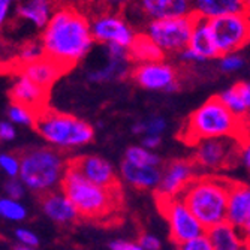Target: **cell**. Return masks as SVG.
Here are the masks:
<instances>
[{"mask_svg": "<svg viewBox=\"0 0 250 250\" xmlns=\"http://www.w3.org/2000/svg\"><path fill=\"white\" fill-rule=\"evenodd\" d=\"M41 42L45 56L67 72L93 47L90 20L72 6H59L43 27Z\"/></svg>", "mask_w": 250, "mask_h": 250, "instance_id": "1", "label": "cell"}, {"mask_svg": "<svg viewBox=\"0 0 250 250\" xmlns=\"http://www.w3.org/2000/svg\"><path fill=\"white\" fill-rule=\"evenodd\" d=\"M247 119L235 116L219 96H213L189 116L180 138L189 146L210 138H240L247 141Z\"/></svg>", "mask_w": 250, "mask_h": 250, "instance_id": "2", "label": "cell"}, {"mask_svg": "<svg viewBox=\"0 0 250 250\" xmlns=\"http://www.w3.org/2000/svg\"><path fill=\"white\" fill-rule=\"evenodd\" d=\"M60 189L67 195L84 219H105L114 214L122 204L120 188H102L88 181L75 167L69 165L62 181Z\"/></svg>", "mask_w": 250, "mask_h": 250, "instance_id": "3", "label": "cell"}, {"mask_svg": "<svg viewBox=\"0 0 250 250\" xmlns=\"http://www.w3.org/2000/svg\"><path fill=\"white\" fill-rule=\"evenodd\" d=\"M232 181L219 175H196L181 198L206 229L226 220V207Z\"/></svg>", "mask_w": 250, "mask_h": 250, "instance_id": "4", "label": "cell"}, {"mask_svg": "<svg viewBox=\"0 0 250 250\" xmlns=\"http://www.w3.org/2000/svg\"><path fill=\"white\" fill-rule=\"evenodd\" d=\"M20 180L27 189L41 195L57 190L67 168L66 159L51 147H36L21 153Z\"/></svg>", "mask_w": 250, "mask_h": 250, "instance_id": "5", "label": "cell"}, {"mask_svg": "<svg viewBox=\"0 0 250 250\" xmlns=\"http://www.w3.org/2000/svg\"><path fill=\"white\" fill-rule=\"evenodd\" d=\"M35 129L45 141L60 150L87 146L95 138V129L87 122L48 106L36 114Z\"/></svg>", "mask_w": 250, "mask_h": 250, "instance_id": "6", "label": "cell"}, {"mask_svg": "<svg viewBox=\"0 0 250 250\" xmlns=\"http://www.w3.org/2000/svg\"><path fill=\"white\" fill-rule=\"evenodd\" d=\"M193 26L195 15H188L148 21L143 32L165 53V56L180 54L188 48Z\"/></svg>", "mask_w": 250, "mask_h": 250, "instance_id": "7", "label": "cell"}, {"mask_svg": "<svg viewBox=\"0 0 250 250\" xmlns=\"http://www.w3.org/2000/svg\"><path fill=\"white\" fill-rule=\"evenodd\" d=\"M244 143L240 138L201 140L193 146L192 161L199 169L208 172L228 169L237 164Z\"/></svg>", "mask_w": 250, "mask_h": 250, "instance_id": "8", "label": "cell"}, {"mask_svg": "<svg viewBox=\"0 0 250 250\" xmlns=\"http://www.w3.org/2000/svg\"><path fill=\"white\" fill-rule=\"evenodd\" d=\"M156 201L159 210L168 223L169 237L177 246L207 232L181 196Z\"/></svg>", "mask_w": 250, "mask_h": 250, "instance_id": "9", "label": "cell"}, {"mask_svg": "<svg viewBox=\"0 0 250 250\" xmlns=\"http://www.w3.org/2000/svg\"><path fill=\"white\" fill-rule=\"evenodd\" d=\"M220 56L238 53L250 43V17L244 12L208 20Z\"/></svg>", "mask_w": 250, "mask_h": 250, "instance_id": "10", "label": "cell"}, {"mask_svg": "<svg viewBox=\"0 0 250 250\" xmlns=\"http://www.w3.org/2000/svg\"><path fill=\"white\" fill-rule=\"evenodd\" d=\"M122 12L132 26L143 24V29L153 20L193 15L192 0H136Z\"/></svg>", "mask_w": 250, "mask_h": 250, "instance_id": "11", "label": "cell"}, {"mask_svg": "<svg viewBox=\"0 0 250 250\" xmlns=\"http://www.w3.org/2000/svg\"><path fill=\"white\" fill-rule=\"evenodd\" d=\"M90 27L95 42L104 45L117 43L126 48L130 47L138 33L123 14L106 9L90 20Z\"/></svg>", "mask_w": 250, "mask_h": 250, "instance_id": "12", "label": "cell"}, {"mask_svg": "<svg viewBox=\"0 0 250 250\" xmlns=\"http://www.w3.org/2000/svg\"><path fill=\"white\" fill-rule=\"evenodd\" d=\"M130 77L146 90H162L168 93L178 90L177 71L164 60L135 64L132 67Z\"/></svg>", "mask_w": 250, "mask_h": 250, "instance_id": "13", "label": "cell"}, {"mask_svg": "<svg viewBox=\"0 0 250 250\" xmlns=\"http://www.w3.org/2000/svg\"><path fill=\"white\" fill-rule=\"evenodd\" d=\"M198 167L193 161H185V159H177L169 162L162 169V178L157 189L154 190L156 199H168L181 196L185 189L189 186L190 181L196 177Z\"/></svg>", "mask_w": 250, "mask_h": 250, "instance_id": "14", "label": "cell"}, {"mask_svg": "<svg viewBox=\"0 0 250 250\" xmlns=\"http://www.w3.org/2000/svg\"><path fill=\"white\" fill-rule=\"evenodd\" d=\"M69 165L75 167L88 181L102 188H120L116 169L106 159L96 154L78 156L69 161Z\"/></svg>", "mask_w": 250, "mask_h": 250, "instance_id": "15", "label": "cell"}, {"mask_svg": "<svg viewBox=\"0 0 250 250\" xmlns=\"http://www.w3.org/2000/svg\"><path fill=\"white\" fill-rule=\"evenodd\" d=\"M41 207L48 219L59 225H71L81 217L72 201L62 189L41 195Z\"/></svg>", "mask_w": 250, "mask_h": 250, "instance_id": "16", "label": "cell"}, {"mask_svg": "<svg viewBox=\"0 0 250 250\" xmlns=\"http://www.w3.org/2000/svg\"><path fill=\"white\" fill-rule=\"evenodd\" d=\"M11 99L14 104H21L30 109H33L36 114L43 108H47L48 102V90L41 87L30 78L20 75L11 90Z\"/></svg>", "mask_w": 250, "mask_h": 250, "instance_id": "17", "label": "cell"}, {"mask_svg": "<svg viewBox=\"0 0 250 250\" xmlns=\"http://www.w3.org/2000/svg\"><path fill=\"white\" fill-rule=\"evenodd\" d=\"M120 177L129 186L140 190H156L162 178L161 167H140L126 161L120 165Z\"/></svg>", "mask_w": 250, "mask_h": 250, "instance_id": "18", "label": "cell"}, {"mask_svg": "<svg viewBox=\"0 0 250 250\" xmlns=\"http://www.w3.org/2000/svg\"><path fill=\"white\" fill-rule=\"evenodd\" d=\"M188 48H190L202 62L214 60L220 57L208 20L195 17V26L192 30V36H190Z\"/></svg>", "mask_w": 250, "mask_h": 250, "instance_id": "19", "label": "cell"}, {"mask_svg": "<svg viewBox=\"0 0 250 250\" xmlns=\"http://www.w3.org/2000/svg\"><path fill=\"white\" fill-rule=\"evenodd\" d=\"M18 72H20V75H24V77L30 78L32 81H35L41 87L50 90L51 85L66 71L59 63H56L54 60H51V59H48L47 56H45V57H42V59H39L36 62L20 64L18 66Z\"/></svg>", "mask_w": 250, "mask_h": 250, "instance_id": "20", "label": "cell"}, {"mask_svg": "<svg viewBox=\"0 0 250 250\" xmlns=\"http://www.w3.org/2000/svg\"><path fill=\"white\" fill-rule=\"evenodd\" d=\"M207 235L214 250H250V241L244 232L226 220L207 229Z\"/></svg>", "mask_w": 250, "mask_h": 250, "instance_id": "21", "label": "cell"}, {"mask_svg": "<svg viewBox=\"0 0 250 250\" xmlns=\"http://www.w3.org/2000/svg\"><path fill=\"white\" fill-rule=\"evenodd\" d=\"M250 217V186L244 183L232 181L229 196H228V207H226V222L243 228Z\"/></svg>", "mask_w": 250, "mask_h": 250, "instance_id": "22", "label": "cell"}, {"mask_svg": "<svg viewBox=\"0 0 250 250\" xmlns=\"http://www.w3.org/2000/svg\"><path fill=\"white\" fill-rule=\"evenodd\" d=\"M132 74V60L130 57H112L106 56V63L95 71H90L87 78L90 83L104 84V83H116L127 78Z\"/></svg>", "mask_w": 250, "mask_h": 250, "instance_id": "23", "label": "cell"}, {"mask_svg": "<svg viewBox=\"0 0 250 250\" xmlns=\"http://www.w3.org/2000/svg\"><path fill=\"white\" fill-rule=\"evenodd\" d=\"M57 8V0H18L17 12L36 27L43 29Z\"/></svg>", "mask_w": 250, "mask_h": 250, "instance_id": "24", "label": "cell"}, {"mask_svg": "<svg viewBox=\"0 0 250 250\" xmlns=\"http://www.w3.org/2000/svg\"><path fill=\"white\" fill-rule=\"evenodd\" d=\"M193 15L204 20L243 12L241 0H192Z\"/></svg>", "mask_w": 250, "mask_h": 250, "instance_id": "25", "label": "cell"}, {"mask_svg": "<svg viewBox=\"0 0 250 250\" xmlns=\"http://www.w3.org/2000/svg\"><path fill=\"white\" fill-rule=\"evenodd\" d=\"M129 56L132 63L140 64L147 62H159L165 59V53L144 33L138 32L129 47Z\"/></svg>", "mask_w": 250, "mask_h": 250, "instance_id": "26", "label": "cell"}, {"mask_svg": "<svg viewBox=\"0 0 250 250\" xmlns=\"http://www.w3.org/2000/svg\"><path fill=\"white\" fill-rule=\"evenodd\" d=\"M123 161L133 164V165H140V167H161L162 161L153 150L146 148L144 146H130L125 151Z\"/></svg>", "mask_w": 250, "mask_h": 250, "instance_id": "27", "label": "cell"}, {"mask_svg": "<svg viewBox=\"0 0 250 250\" xmlns=\"http://www.w3.org/2000/svg\"><path fill=\"white\" fill-rule=\"evenodd\" d=\"M219 99L226 106H228L235 116H238L241 119H247L250 109L244 104V101H243V98H241V95H240V92H238V88H237L235 84L232 87H229V88L223 90V92L219 95Z\"/></svg>", "mask_w": 250, "mask_h": 250, "instance_id": "28", "label": "cell"}, {"mask_svg": "<svg viewBox=\"0 0 250 250\" xmlns=\"http://www.w3.org/2000/svg\"><path fill=\"white\" fill-rule=\"evenodd\" d=\"M168 123L164 117L161 116H150L144 120H140V122H135L132 125V132L135 135H147V133H151V135H162L167 129Z\"/></svg>", "mask_w": 250, "mask_h": 250, "instance_id": "29", "label": "cell"}, {"mask_svg": "<svg viewBox=\"0 0 250 250\" xmlns=\"http://www.w3.org/2000/svg\"><path fill=\"white\" fill-rule=\"evenodd\" d=\"M0 216L12 222H21L27 217V210L17 199L6 196L0 198Z\"/></svg>", "mask_w": 250, "mask_h": 250, "instance_id": "30", "label": "cell"}, {"mask_svg": "<svg viewBox=\"0 0 250 250\" xmlns=\"http://www.w3.org/2000/svg\"><path fill=\"white\" fill-rule=\"evenodd\" d=\"M8 117L12 123L17 125H27V126H35L36 122V112L21 104H14L9 106Z\"/></svg>", "mask_w": 250, "mask_h": 250, "instance_id": "31", "label": "cell"}, {"mask_svg": "<svg viewBox=\"0 0 250 250\" xmlns=\"http://www.w3.org/2000/svg\"><path fill=\"white\" fill-rule=\"evenodd\" d=\"M42 57H45V50H43L42 42L30 41L22 45L20 56H18V62H20V64H26V63L36 62Z\"/></svg>", "mask_w": 250, "mask_h": 250, "instance_id": "32", "label": "cell"}, {"mask_svg": "<svg viewBox=\"0 0 250 250\" xmlns=\"http://www.w3.org/2000/svg\"><path fill=\"white\" fill-rule=\"evenodd\" d=\"M0 169H2L9 178L20 177L21 159L17 157V154H14V153H3V154H0Z\"/></svg>", "mask_w": 250, "mask_h": 250, "instance_id": "33", "label": "cell"}, {"mask_svg": "<svg viewBox=\"0 0 250 250\" xmlns=\"http://www.w3.org/2000/svg\"><path fill=\"white\" fill-rule=\"evenodd\" d=\"M220 62V69L226 74H232V72H237L240 69L244 67V59L237 54V53H231V54H225V56H220L219 57Z\"/></svg>", "mask_w": 250, "mask_h": 250, "instance_id": "34", "label": "cell"}, {"mask_svg": "<svg viewBox=\"0 0 250 250\" xmlns=\"http://www.w3.org/2000/svg\"><path fill=\"white\" fill-rule=\"evenodd\" d=\"M177 250H214V249H213V244H211V241L206 232V234L198 235L189 241L178 244Z\"/></svg>", "mask_w": 250, "mask_h": 250, "instance_id": "35", "label": "cell"}, {"mask_svg": "<svg viewBox=\"0 0 250 250\" xmlns=\"http://www.w3.org/2000/svg\"><path fill=\"white\" fill-rule=\"evenodd\" d=\"M5 192L9 198L18 201L22 195H24V183L17 178H9L5 183Z\"/></svg>", "mask_w": 250, "mask_h": 250, "instance_id": "36", "label": "cell"}, {"mask_svg": "<svg viewBox=\"0 0 250 250\" xmlns=\"http://www.w3.org/2000/svg\"><path fill=\"white\" fill-rule=\"evenodd\" d=\"M15 237L18 240L20 244H24V246H30V247H36L39 244V238L35 232L24 229V228H18L15 231Z\"/></svg>", "mask_w": 250, "mask_h": 250, "instance_id": "37", "label": "cell"}, {"mask_svg": "<svg viewBox=\"0 0 250 250\" xmlns=\"http://www.w3.org/2000/svg\"><path fill=\"white\" fill-rule=\"evenodd\" d=\"M138 243L143 250H161V247H162L161 240H159L154 234H148V232L141 234L138 238Z\"/></svg>", "mask_w": 250, "mask_h": 250, "instance_id": "38", "label": "cell"}, {"mask_svg": "<svg viewBox=\"0 0 250 250\" xmlns=\"http://www.w3.org/2000/svg\"><path fill=\"white\" fill-rule=\"evenodd\" d=\"M133 2H136V0H101V3L106 11H114V12H122Z\"/></svg>", "mask_w": 250, "mask_h": 250, "instance_id": "39", "label": "cell"}, {"mask_svg": "<svg viewBox=\"0 0 250 250\" xmlns=\"http://www.w3.org/2000/svg\"><path fill=\"white\" fill-rule=\"evenodd\" d=\"M108 247L109 250H143L138 241L129 240H112Z\"/></svg>", "mask_w": 250, "mask_h": 250, "instance_id": "40", "label": "cell"}, {"mask_svg": "<svg viewBox=\"0 0 250 250\" xmlns=\"http://www.w3.org/2000/svg\"><path fill=\"white\" fill-rule=\"evenodd\" d=\"M162 144V135H151V133H147V135H143L141 136V146H144L148 150H156L159 148Z\"/></svg>", "mask_w": 250, "mask_h": 250, "instance_id": "41", "label": "cell"}, {"mask_svg": "<svg viewBox=\"0 0 250 250\" xmlns=\"http://www.w3.org/2000/svg\"><path fill=\"white\" fill-rule=\"evenodd\" d=\"M15 138V127L12 122H2L0 123V140L11 141Z\"/></svg>", "mask_w": 250, "mask_h": 250, "instance_id": "42", "label": "cell"}, {"mask_svg": "<svg viewBox=\"0 0 250 250\" xmlns=\"http://www.w3.org/2000/svg\"><path fill=\"white\" fill-rule=\"evenodd\" d=\"M237 88H238V92L244 101V104L247 105V108L250 109V81H240L235 84Z\"/></svg>", "mask_w": 250, "mask_h": 250, "instance_id": "43", "label": "cell"}, {"mask_svg": "<svg viewBox=\"0 0 250 250\" xmlns=\"http://www.w3.org/2000/svg\"><path fill=\"white\" fill-rule=\"evenodd\" d=\"M240 159L243 165L250 171V141H246L241 147V153H240Z\"/></svg>", "mask_w": 250, "mask_h": 250, "instance_id": "44", "label": "cell"}, {"mask_svg": "<svg viewBox=\"0 0 250 250\" xmlns=\"http://www.w3.org/2000/svg\"><path fill=\"white\" fill-rule=\"evenodd\" d=\"M11 5H12V0H0V27L3 26V22L8 18Z\"/></svg>", "mask_w": 250, "mask_h": 250, "instance_id": "45", "label": "cell"}, {"mask_svg": "<svg viewBox=\"0 0 250 250\" xmlns=\"http://www.w3.org/2000/svg\"><path fill=\"white\" fill-rule=\"evenodd\" d=\"M241 231L244 232V235H246V238L250 241V217H249V220L246 222V225L241 228Z\"/></svg>", "mask_w": 250, "mask_h": 250, "instance_id": "46", "label": "cell"}, {"mask_svg": "<svg viewBox=\"0 0 250 250\" xmlns=\"http://www.w3.org/2000/svg\"><path fill=\"white\" fill-rule=\"evenodd\" d=\"M241 5H243V12L250 17V0H241Z\"/></svg>", "mask_w": 250, "mask_h": 250, "instance_id": "47", "label": "cell"}, {"mask_svg": "<svg viewBox=\"0 0 250 250\" xmlns=\"http://www.w3.org/2000/svg\"><path fill=\"white\" fill-rule=\"evenodd\" d=\"M14 250H36V247H30V246H24V244H18L14 247Z\"/></svg>", "mask_w": 250, "mask_h": 250, "instance_id": "48", "label": "cell"}]
</instances>
